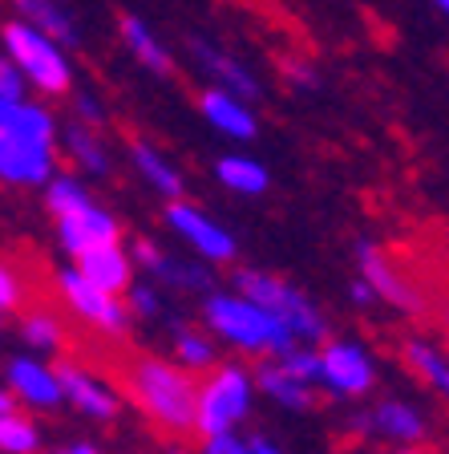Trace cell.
Here are the masks:
<instances>
[{"label": "cell", "instance_id": "6da1fadb", "mask_svg": "<svg viewBox=\"0 0 449 454\" xmlns=\"http://www.w3.org/2000/svg\"><path fill=\"white\" fill-rule=\"evenodd\" d=\"M97 369H105L113 386L126 397H134V406L159 426L170 438L195 434V406H198V386L187 369L166 365L159 357L130 349H102L97 353Z\"/></svg>", "mask_w": 449, "mask_h": 454}, {"label": "cell", "instance_id": "7a4b0ae2", "mask_svg": "<svg viewBox=\"0 0 449 454\" xmlns=\"http://www.w3.org/2000/svg\"><path fill=\"white\" fill-rule=\"evenodd\" d=\"M206 325L219 333L223 340L239 345L247 353H263V357H280L288 345H296V337L288 333V325L280 317L263 309V304L239 296H211L206 301Z\"/></svg>", "mask_w": 449, "mask_h": 454}, {"label": "cell", "instance_id": "3957f363", "mask_svg": "<svg viewBox=\"0 0 449 454\" xmlns=\"http://www.w3.org/2000/svg\"><path fill=\"white\" fill-rule=\"evenodd\" d=\"M0 41H4V53L12 57V66L25 74L28 85H37L41 94L49 98L69 94V85H74L69 57L61 53V41H53L45 28H37L33 20L20 17L0 28Z\"/></svg>", "mask_w": 449, "mask_h": 454}, {"label": "cell", "instance_id": "277c9868", "mask_svg": "<svg viewBox=\"0 0 449 454\" xmlns=\"http://www.w3.org/2000/svg\"><path fill=\"white\" fill-rule=\"evenodd\" d=\"M252 406V378L239 365H211L206 381L198 386L195 406V430L198 434H223L235 422H244Z\"/></svg>", "mask_w": 449, "mask_h": 454}, {"label": "cell", "instance_id": "5b68a950", "mask_svg": "<svg viewBox=\"0 0 449 454\" xmlns=\"http://www.w3.org/2000/svg\"><path fill=\"white\" fill-rule=\"evenodd\" d=\"M235 284H239V293H244L247 301L263 304V309L272 312V317H280V321L288 325L291 337H299V340H324L328 337L324 317H320V312L312 309V304L304 301V296H299L291 284H283L280 276L239 272V276H235Z\"/></svg>", "mask_w": 449, "mask_h": 454}, {"label": "cell", "instance_id": "8992f818", "mask_svg": "<svg viewBox=\"0 0 449 454\" xmlns=\"http://www.w3.org/2000/svg\"><path fill=\"white\" fill-rule=\"evenodd\" d=\"M57 293H61V301H66L89 329L105 333V337H122L126 325H130V309H126L118 296L97 288V284H89V280H81L77 272L57 276Z\"/></svg>", "mask_w": 449, "mask_h": 454}, {"label": "cell", "instance_id": "52a82bcc", "mask_svg": "<svg viewBox=\"0 0 449 454\" xmlns=\"http://www.w3.org/2000/svg\"><path fill=\"white\" fill-rule=\"evenodd\" d=\"M57 154L53 142H33L17 138V134L0 130V179L12 187H37V183L53 179Z\"/></svg>", "mask_w": 449, "mask_h": 454}, {"label": "cell", "instance_id": "ba28073f", "mask_svg": "<svg viewBox=\"0 0 449 454\" xmlns=\"http://www.w3.org/2000/svg\"><path fill=\"white\" fill-rule=\"evenodd\" d=\"M320 381L337 394L360 397L373 389V365H368L365 349H356L348 340H328L320 349Z\"/></svg>", "mask_w": 449, "mask_h": 454}, {"label": "cell", "instance_id": "9c48e42d", "mask_svg": "<svg viewBox=\"0 0 449 454\" xmlns=\"http://www.w3.org/2000/svg\"><path fill=\"white\" fill-rule=\"evenodd\" d=\"M356 260H360V272H365V284L373 288V296H381V301L397 304V309H405V312H422L425 309L422 293L397 272V264L376 244H360L356 247Z\"/></svg>", "mask_w": 449, "mask_h": 454}, {"label": "cell", "instance_id": "30bf717a", "mask_svg": "<svg viewBox=\"0 0 449 454\" xmlns=\"http://www.w3.org/2000/svg\"><path fill=\"white\" fill-rule=\"evenodd\" d=\"M166 223L174 227L190 247H198V255H206V260H215V264L235 260V239L227 236L215 219H206L198 207H190V203H170Z\"/></svg>", "mask_w": 449, "mask_h": 454}, {"label": "cell", "instance_id": "8fae6325", "mask_svg": "<svg viewBox=\"0 0 449 454\" xmlns=\"http://www.w3.org/2000/svg\"><path fill=\"white\" fill-rule=\"evenodd\" d=\"M187 53L195 57V66L203 69L206 77H215L223 90H231V94L247 98V102H255L259 98V82H255V74L239 61V57H231L227 49H219L215 41L206 37H187Z\"/></svg>", "mask_w": 449, "mask_h": 454}, {"label": "cell", "instance_id": "7c38bea8", "mask_svg": "<svg viewBox=\"0 0 449 454\" xmlns=\"http://www.w3.org/2000/svg\"><path fill=\"white\" fill-rule=\"evenodd\" d=\"M57 381H61V394L89 418H113L118 406H122V402H118V389H110L97 373H89L85 365H77L74 357L57 365Z\"/></svg>", "mask_w": 449, "mask_h": 454}, {"label": "cell", "instance_id": "4fadbf2b", "mask_svg": "<svg viewBox=\"0 0 449 454\" xmlns=\"http://www.w3.org/2000/svg\"><path fill=\"white\" fill-rule=\"evenodd\" d=\"M57 231H61V244H66L69 252L97 247V244H118V236H122L118 219H113L110 211L94 207V199L74 211H66V215H57Z\"/></svg>", "mask_w": 449, "mask_h": 454}, {"label": "cell", "instance_id": "5bb4252c", "mask_svg": "<svg viewBox=\"0 0 449 454\" xmlns=\"http://www.w3.org/2000/svg\"><path fill=\"white\" fill-rule=\"evenodd\" d=\"M198 110H203L206 122L215 126L219 134H227V138L247 142V138H255V130H259V122H255L247 98L231 94V90H223V85L203 90V94H198Z\"/></svg>", "mask_w": 449, "mask_h": 454}, {"label": "cell", "instance_id": "9a60e30c", "mask_svg": "<svg viewBox=\"0 0 449 454\" xmlns=\"http://www.w3.org/2000/svg\"><path fill=\"white\" fill-rule=\"evenodd\" d=\"M74 260H77V276L97 284V288H105V293L118 296L130 288V255L118 244L81 247V252H74Z\"/></svg>", "mask_w": 449, "mask_h": 454}, {"label": "cell", "instance_id": "2e32d148", "mask_svg": "<svg viewBox=\"0 0 449 454\" xmlns=\"http://www.w3.org/2000/svg\"><path fill=\"white\" fill-rule=\"evenodd\" d=\"M9 389L20 397V402H28V406H57L61 402V381H57V369L53 365H41V361L33 357H17L9 365Z\"/></svg>", "mask_w": 449, "mask_h": 454}, {"label": "cell", "instance_id": "e0dca14e", "mask_svg": "<svg viewBox=\"0 0 449 454\" xmlns=\"http://www.w3.org/2000/svg\"><path fill=\"white\" fill-rule=\"evenodd\" d=\"M122 41L126 49L134 53V61H138L142 69H150L154 77H170L174 74V57H170L166 41H159V33L146 25L142 17H134V12H122Z\"/></svg>", "mask_w": 449, "mask_h": 454}, {"label": "cell", "instance_id": "ac0fdd59", "mask_svg": "<svg viewBox=\"0 0 449 454\" xmlns=\"http://www.w3.org/2000/svg\"><path fill=\"white\" fill-rule=\"evenodd\" d=\"M255 381H259V389L267 397H275V402H283V406H312L316 402V394H312V381L296 378V373H288V369L280 365V361H263L259 369H255Z\"/></svg>", "mask_w": 449, "mask_h": 454}, {"label": "cell", "instance_id": "d6986e66", "mask_svg": "<svg viewBox=\"0 0 449 454\" xmlns=\"http://www.w3.org/2000/svg\"><path fill=\"white\" fill-rule=\"evenodd\" d=\"M17 4V12L25 20H33L37 28H45L53 41H61V45H77V25L74 17H69V9L61 4V0H12Z\"/></svg>", "mask_w": 449, "mask_h": 454}, {"label": "cell", "instance_id": "ffe728a7", "mask_svg": "<svg viewBox=\"0 0 449 454\" xmlns=\"http://www.w3.org/2000/svg\"><path fill=\"white\" fill-rule=\"evenodd\" d=\"M130 159H134V167L142 170V179L150 183L154 191H162L166 199H178L182 195V179H178V170L170 167L166 159H162L150 142H142V138H134L130 142Z\"/></svg>", "mask_w": 449, "mask_h": 454}, {"label": "cell", "instance_id": "44dd1931", "mask_svg": "<svg viewBox=\"0 0 449 454\" xmlns=\"http://www.w3.org/2000/svg\"><path fill=\"white\" fill-rule=\"evenodd\" d=\"M373 426L381 430V434L397 438V442H425V422L422 414L413 406H405V402H381L373 414Z\"/></svg>", "mask_w": 449, "mask_h": 454}, {"label": "cell", "instance_id": "7402d4cb", "mask_svg": "<svg viewBox=\"0 0 449 454\" xmlns=\"http://www.w3.org/2000/svg\"><path fill=\"white\" fill-rule=\"evenodd\" d=\"M66 151L81 170H94V175H105V170H110V154H105L102 138H97V126L69 122L66 126Z\"/></svg>", "mask_w": 449, "mask_h": 454}, {"label": "cell", "instance_id": "603a6c76", "mask_svg": "<svg viewBox=\"0 0 449 454\" xmlns=\"http://www.w3.org/2000/svg\"><path fill=\"white\" fill-rule=\"evenodd\" d=\"M0 130L17 134V138H33V142H53V138H57V122H53V114H49L45 106L25 102V98L17 102V110L9 114V122L0 126Z\"/></svg>", "mask_w": 449, "mask_h": 454}, {"label": "cell", "instance_id": "cb8c5ba5", "mask_svg": "<svg viewBox=\"0 0 449 454\" xmlns=\"http://www.w3.org/2000/svg\"><path fill=\"white\" fill-rule=\"evenodd\" d=\"M219 179L223 187L239 191V195H263L267 191V170L255 159H244V154H231V159H219Z\"/></svg>", "mask_w": 449, "mask_h": 454}, {"label": "cell", "instance_id": "d4e9b609", "mask_svg": "<svg viewBox=\"0 0 449 454\" xmlns=\"http://www.w3.org/2000/svg\"><path fill=\"white\" fill-rule=\"evenodd\" d=\"M401 353H405V361H409V365L417 369V373H422L433 389H441V394L449 397V361L441 357L437 349H430L425 340H405Z\"/></svg>", "mask_w": 449, "mask_h": 454}, {"label": "cell", "instance_id": "484cf974", "mask_svg": "<svg viewBox=\"0 0 449 454\" xmlns=\"http://www.w3.org/2000/svg\"><path fill=\"white\" fill-rule=\"evenodd\" d=\"M37 446L41 434L25 414H17V410L0 414V454H37Z\"/></svg>", "mask_w": 449, "mask_h": 454}, {"label": "cell", "instance_id": "4316f807", "mask_svg": "<svg viewBox=\"0 0 449 454\" xmlns=\"http://www.w3.org/2000/svg\"><path fill=\"white\" fill-rule=\"evenodd\" d=\"M20 329H25V337L33 340L37 349H66V345H69L66 325L57 321V317L45 309V304H37L33 312H25V321H20Z\"/></svg>", "mask_w": 449, "mask_h": 454}, {"label": "cell", "instance_id": "83f0119b", "mask_svg": "<svg viewBox=\"0 0 449 454\" xmlns=\"http://www.w3.org/2000/svg\"><path fill=\"white\" fill-rule=\"evenodd\" d=\"M174 353H178V361H182L187 369H195V373H203V369L215 365V349H211V340L198 337V333H190V329H178Z\"/></svg>", "mask_w": 449, "mask_h": 454}, {"label": "cell", "instance_id": "f1b7e54d", "mask_svg": "<svg viewBox=\"0 0 449 454\" xmlns=\"http://www.w3.org/2000/svg\"><path fill=\"white\" fill-rule=\"evenodd\" d=\"M154 276H159V280H166V284H174V288H187V293H203V288H211V272L190 268V264H178V260H166V255L159 260Z\"/></svg>", "mask_w": 449, "mask_h": 454}, {"label": "cell", "instance_id": "f546056e", "mask_svg": "<svg viewBox=\"0 0 449 454\" xmlns=\"http://www.w3.org/2000/svg\"><path fill=\"white\" fill-rule=\"evenodd\" d=\"M45 203H49V211H53V215H66V211L89 203V195H85V187H81V183H74V179H53V183H49Z\"/></svg>", "mask_w": 449, "mask_h": 454}, {"label": "cell", "instance_id": "4dcf8cb0", "mask_svg": "<svg viewBox=\"0 0 449 454\" xmlns=\"http://www.w3.org/2000/svg\"><path fill=\"white\" fill-rule=\"evenodd\" d=\"M275 361H280L288 373H296V378L320 381V353H308V349H296V345H288V349H283Z\"/></svg>", "mask_w": 449, "mask_h": 454}, {"label": "cell", "instance_id": "1f68e13d", "mask_svg": "<svg viewBox=\"0 0 449 454\" xmlns=\"http://www.w3.org/2000/svg\"><path fill=\"white\" fill-rule=\"evenodd\" d=\"M25 304V280H20V268L0 260V309H20Z\"/></svg>", "mask_w": 449, "mask_h": 454}, {"label": "cell", "instance_id": "d6a6232c", "mask_svg": "<svg viewBox=\"0 0 449 454\" xmlns=\"http://www.w3.org/2000/svg\"><path fill=\"white\" fill-rule=\"evenodd\" d=\"M25 74L12 66V57H0V98H25Z\"/></svg>", "mask_w": 449, "mask_h": 454}, {"label": "cell", "instance_id": "836d02e7", "mask_svg": "<svg viewBox=\"0 0 449 454\" xmlns=\"http://www.w3.org/2000/svg\"><path fill=\"white\" fill-rule=\"evenodd\" d=\"M203 454H252V446L239 442L235 434H227V430H223V434H211V438H206Z\"/></svg>", "mask_w": 449, "mask_h": 454}, {"label": "cell", "instance_id": "e575fe53", "mask_svg": "<svg viewBox=\"0 0 449 454\" xmlns=\"http://www.w3.org/2000/svg\"><path fill=\"white\" fill-rule=\"evenodd\" d=\"M126 301H130V309L138 312V317H154V312H159V296L150 293V288H130Z\"/></svg>", "mask_w": 449, "mask_h": 454}, {"label": "cell", "instance_id": "d590c367", "mask_svg": "<svg viewBox=\"0 0 449 454\" xmlns=\"http://www.w3.org/2000/svg\"><path fill=\"white\" fill-rule=\"evenodd\" d=\"M283 74H288L291 85H304V90H308V85H316V74H312L308 61H283Z\"/></svg>", "mask_w": 449, "mask_h": 454}, {"label": "cell", "instance_id": "8d00e7d4", "mask_svg": "<svg viewBox=\"0 0 449 454\" xmlns=\"http://www.w3.org/2000/svg\"><path fill=\"white\" fill-rule=\"evenodd\" d=\"M77 118H81V122H89V126H102L105 110H102V106H97L89 94H81V98H77Z\"/></svg>", "mask_w": 449, "mask_h": 454}, {"label": "cell", "instance_id": "74e56055", "mask_svg": "<svg viewBox=\"0 0 449 454\" xmlns=\"http://www.w3.org/2000/svg\"><path fill=\"white\" fill-rule=\"evenodd\" d=\"M247 446H252V454H280V446L267 442V438H252Z\"/></svg>", "mask_w": 449, "mask_h": 454}, {"label": "cell", "instance_id": "f35d334b", "mask_svg": "<svg viewBox=\"0 0 449 454\" xmlns=\"http://www.w3.org/2000/svg\"><path fill=\"white\" fill-rule=\"evenodd\" d=\"M352 296H356L360 304H368V301H373V288H368V284L360 280V284H352Z\"/></svg>", "mask_w": 449, "mask_h": 454}, {"label": "cell", "instance_id": "ab89813d", "mask_svg": "<svg viewBox=\"0 0 449 454\" xmlns=\"http://www.w3.org/2000/svg\"><path fill=\"white\" fill-rule=\"evenodd\" d=\"M57 454H97L89 442H77V446H66V450H57Z\"/></svg>", "mask_w": 449, "mask_h": 454}, {"label": "cell", "instance_id": "60d3db41", "mask_svg": "<svg viewBox=\"0 0 449 454\" xmlns=\"http://www.w3.org/2000/svg\"><path fill=\"white\" fill-rule=\"evenodd\" d=\"M430 4L441 12V17H449V0H430Z\"/></svg>", "mask_w": 449, "mask_h": 454}, {"label": "cell", "instance_id": "b9f144b4", "mask_svg": "<svg viewBox=\"0 0 449 454\" xmlns=\"http://www.w3.org/2000/svg\"><path fill=\"white\" fill-rule=\"evenodd\" d=\"M4 410H12V397L4 394V389H0V414H4Z\"/></svg>", "mask_w": 449, "mask_h": 454}, {"label": "cell", "instance_id": "7bdbcfd3", "mask_svg": "<svg viewBox=\"0 0 449 454\" xmlns=\"http://www.w3.org/2000/svg\"><path fill=\"white\" fill-rule=\"evenodd\" d=\"M441 321H445V329H449V296L441 301Z\"/></svg>", "mask_w": 449, "mask_h": 454}, {"label": "cell", "instance_id": "ee69618b", "mask_svg": "<svg viewBox=\"0 0 449 454\" xmlns=\"http://www.w3.org/2000/svg\"><path fill=\"white\" fill-rule=\"evenodd\" d=\"M401 454H430V450H422V446H413V442H409V446H405Z\"/></svg>", "mask_w": 449, "mask_h": 454}]
</instances>
